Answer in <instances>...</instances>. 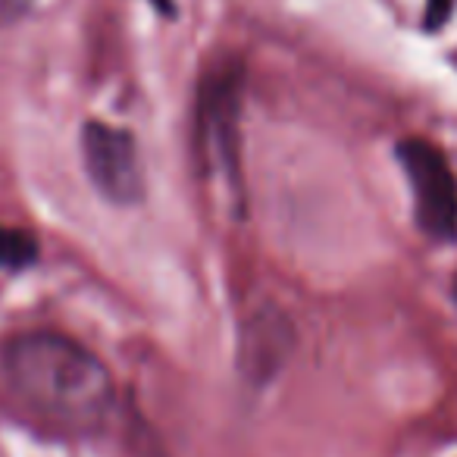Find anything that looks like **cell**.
Returning <instances> with one entry per match:
<instances>
[{"mask_svg": "<svg viewBox=\"0 0 457 457\" xmlns=\"http://www.w3.org/2000/svg\"><path fill=\"white\" fill-rule=\"evenodd\" d=\"M0 379L10 398L47 429L88 436L116 404L110 370L76 338L60 332H20L0 345Z\"/></svg>", "mask_w": 457, "mask_h": 457, "instance_id": "1", "label": "cell"}, {"mask_svg": "<svg viewBox=\"0 0 457 457\" xmlns=\"http://www.w3.org/2000/svg\"><path fill=\"white\" fill-rule=\"evenodd\" d=\"M242 63L220 60L197 85L195 154L204 172L242 188Z\"/></svg>", "mask_w": 457, "mask_h": 457, "instance_id": "2", "label": "cell"}, {"mask_svg": "<svg viewBox=\"0 0 457 457\" xmlns=\"http://www.w3.org/2000/svg\"><path fill=\"white\" fill-rule=\"evenodd\" d=\"M413 195V220L432 242L457 236V172L445 151L429 138H401L395 145Z\"/></svg>", "mask_w": 457, "mask_h": 457, "instance_id": "3", "label": "cell"}, {"mask_svg": "<svg viewBox=\"0 0 457 457\" xmlns=\"http://www.w3.org/2000/svg\"><path fill=\"white\" fill-rule=\"evenodd\" d=\"M82 160L91 185L101 191L104 201L116 207H135L145 201V172L135 135L129 129L88 120L82 129Z\"/></svg>", "mask_w": 457, "mask_h": 457, "instance_id": "4", "label": "cell"}, {"mask_svg": "<svg viewBox=\"0 0 457 457\" xmlns=\"http://www.w3.org/2000/svg\"><path fill=\"white\" fill-rule=\"evenodd\" d=\"M295 351V326L279 304H263L242 323L238 367L254 386L270 382Z\"/></svg>", "mask_w": 457, "mask_h": 457, "instance_id": "5", "label": "cell"}, {"mask_svg": "<svg viewBox=\"0 0 457 457\" xmlns=\"http://www.w3.org/2000/svg\"><path fill=\"white\" fill-rule=\"evenodd\" d=\"M41 248L32 232L16 226H0V270L7 273H22L38 261Z\"/></svg>", "mask_w": 457, "mask_h": 457, "instance_id": "6", "label": "cell"}, {"mask_svg": "<svg viewBox=\"0 0 457 457\" xmlns=\"http://www.w3.org/2000/svg\"><path fill=\"white\" fill-rule=\"evenodd\" d=\"M454 7H457V0H426L423 26L429 29V32H438V29H445L451 22V16H454Z\"/></svg>", "mask_w": 457, "mask_h": 457, "instance_id": "7", "label": "cell"}, {"mask_svg": "<svg viewBox=\"0 0 457 457\" xmlns=\"http://www.w3.org/2000/svg\"><path fill=\"white\" fill-rule=\"evenodd\" d=\"M29 4H32V0H0V20L4 22L16 20L20 13H26Z\"/></svg>", "mask_w": 457, "mask_h": 457, "instance_id": "8", "label": "cell"}, {"mask_svg": "<svg viewBox=\"0 0 457 457\" xmlns=\"http://www.w3.org/2000/svg\"><path fill=\"white\" fill-rule=\"evenodd\" d=\"M151 4H154V7H157L163 16H172V13H176V4H172V0H151Z\"/></svg>", "mask_w": 457, "mask_h": 457, "instance_id": "9", "label": "cell"}, {"mask_svg": "<svg viewBox=\"0 0 457 457\" xmlns=\"http://www.w3.org/2000/svg\"><path fill=\"white\" fill-rule=\"evenodd\" d=\"M451 295H454V304H457V273H454V282H451Z\"/></svg>", "mask_w": 457, "mask_h": 457, "instance_id": "10", "label": "cell"}]
</instances>
